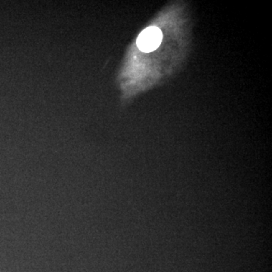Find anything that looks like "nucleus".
<instances>
[{
    "label": "nucleus",
    "instance_id": "obj_1",
    "mask_svg": "<svg viewBox=\"0 0 272 272\" xmlns=\"http://www.w3.org/2000/svg\"><path fill=\"white\" fill-rule=\"evenodd\" d=\"M163 39L161 30L156 27H149L139 34L137 39L138 47L144 52H151L159 46Z\"/></svg>",
    "mask_w": 272,
    "mask_h": 272
}]
</instances>
